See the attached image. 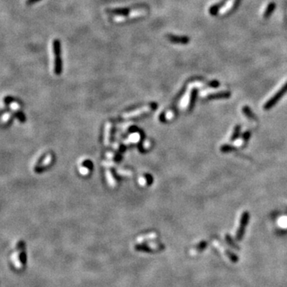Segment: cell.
<instances>
[{
	"label": "cell",
	"mask_w": 287,
	"mask_h": 287,
	"mask_svg": "<svg viewBox=\"0 0 287 287\" xmlns=\"http://www.w3.org/2000/svg\"><path fill=\"white\" fill-rule=\"evenodd\" d=\"M235 149H235V147L232 146V145H222L221 148H220V151H221L222 152H224V153H228V152H233V151H235Z\"/></svg>",
	"instance_id": "obj_12"
},
{
	"label": "cell",
	"mask_w": 287,
	"mask_h": 287,
	"mask_svg": "<svg viewBox=\"0 0 287 287\" xmlns=\"http://www.w3.org/2000/svg\"><path fill=\"white\" fill-rule=\"evenodd\" d=\"M10 118H11V114L9 113H5L3 116H2V121L3 122V123H6V122H8L9 121H10Z\"/></svg>",
	"instance_id": "obj_15"
},
{
	"label": "cell",
	"mask_w": 287,
	"mask_h": 287,
	"mask_svg": "<svg viewBox=\"0 0 287 287\" xmlns=\"http://www.w3.org/2000/svg\"><path fill=\"white\" fill-rule=\"evenodd\" d=\"M231 96V92L228 91H221V92L212 93V94L208 95V99H226L229 98Z\"/></svg>",
	"instance_id": "obj_4"
},
{
	"label": "cell",
	"mask_w": 287,
	"mask_h": 287,
	"mask_svg": "<svg viewBox=\"0 0 287 287\" xmlns=\"http://www.w3.org/2000/svg\"><path fill=\"white\" fill-rule=\"evenodd\" d=\"M286 92H287V81L285 83V84H284L283 85H282V87H281V89L277 91L274 96H272L270 100H268L267 101H266V103L264 105V106H263L264 109L270 110L272 107H274V106L275 105L277 102H278V100H279L280 99H281V97H282V96H283L285 93H286Z\"/></svg>",
	"instance_id": "obj_1"
},
{
	"label": "cell",
	"mask_w": 287,
	"mask_h": 287,
	"mask_svg": "<svg viewBox=\"0 0 287 287\" xmlns=\"http://www.w3.org/2000/svg\"><path fill=\"white\" fill-rule=\"evenodd\" d=\"M226 254H227V256L228 257V258H229L230 260L232 262H237L238 260H239V258H238L234 253L231 252V251H228V250H227V251H226Z\"/></svg>",
	"instance_id": "obj_13"
},
{
	"label": "cell",
	"mask_w": 287,
	"mask_h": 287,
	"mask_svg": "<svg viewBox=\"0 0 287 287\" xmlns=\"http://www.w3.org/2000/svg\"><path fill=\"white\" fill-rule=\"evenodd\" d=\"M237 0H229V2L228 3L226 4L225 6L223 7L222 8L221 10H220V13L221 14H225L226 12H228V10H231V8L233 7V6L235 5V2H236Z\"/></svg>",
	"instance_id": "obj_10"
},
{
	"label": "cell",
	"mask_w": 287,
	"mask_h": 287,
	"mask_svg": "<svg viewBox=\"0 0 287 287\" xmlns=\"http://www.w3.org/2000/svg\"><path fill=\"white\" fill-rule=\"evenodd\" d=\"M209 85H210L211 87H213V88H216V87L219 86V82L217 81H211V82H210Z\"/></svg>",
	"instance_id": "obj_17"
},
{
	"label": "cell",
	"mask_w": 287,
	"mask_h": 287,
	"mask_svg": "<svg viewBox=\"0 0 287 287\" xmlns=\"http://www.w3.org/2000/svg\"><path fill=\"white\" fill-rule=\"evenodd\" d=\"M168 39L172 43H181V44H187L189 42V39L187 37H179L175 35H168Z\"/></svg>",
	"instance_id": "obj_5"
},
{
	"label": "cell",
	"mask_w": 287,
	"mask_h": 287,
	"mask_svg": "<svg viewBox=\"0 0 287 287\" xmlns=\"http://www.w3.org/2000/svg\"><path fill=\"white\" fill-rule=\"evenodd\" d=\"M151 109L150 107H145V108L137 110V111H134V112H131L129 113L125 114V115L124 116V117H135V116H138L141 113H146L148 111Z\"/></svg>",
	"instance_id": "obj_7"
},
{
	"label": "cell",
	"mask_w": 287,
	"mask_h": 287,
	"mask_svg": "<svg viewBox=\"0 0 287 287\" xmlns=\"http://www.w3.org/2000/svg\"><path fill=\"white\" fill-rule=\"evenodd\" d=\"M39 1H40V0H27L26 2H27V5H31V4L35 3V2H39Z\"/></svg>",
	"instance_id": "obj_18"
},
{
	"label": "cell",
	"mask_w": 287,
	"mask_h": 287,
	"mask_svg": "<svg viewBox=\"0 0 287 287\" xmlns=\"http://www.w3.org/2000/svg\"><path fill=\"white\" fill-rule=\"evenodd\" d=\"M225 239H226V242L228 243V244L229 245L231 248L235 249V250H239V247L235 243V242L233 241V239H232V238L231 237V235H226Z\"/></svg>",
	"instance_id": "obj_11"
},
{
	"label": "cell",
	"mask_w": 287,
	"mask_h": 287,
	"mask_svg": "<svg viewBox=\"0 0 287 287\" xmlns=\"http://www.w3.org/2000/svg\"><path fill=\"white\" fill-rule=\"evenodd\" d=\"M207 246V243L206 241H202L200 243L197 244L192 250V252L194 254H197V253H200L203 251H204L206 249Z\"/></svg>",
	"instance_id": "obj_8"
},
{
	"label": "cell",
	"mask_w": 287,
	"mask_h": 287,
	"mask_svg": "<svg viewBox=\"0 0 287 287\" xmlns=\"http://www.w3.org/2000/svg\"><path fill=\"white\" fill-rule=\"evenodd\" d=\"M53 49H54V73L56 74H59L62 71V61L60 58L61 45H60L59 41L57 39H55L53 43Z\"/></svg>",
	"instance_id": "obj_2"
},
{
	"label": "cell",
	"mask_w": 287,
	"mask_h": 287,
	"mask_svg": "<svg viewBox=\"0 0 287 287\" xmlns=\"http://www.w3.org/2000/svg\"><path fill=\"white\" fill-rule=\"evenodd\" d=\"M251 131H247V132H246V133H244V134H243V141H244L245 142H247V141H248L249 140H250V137H251Z\"/></svg>",
	"instance_id": "obj_16"
},
{
	"label": "cell",
	"mask_w": 287,
	"mask_h": 287,
	"mask_svg": "<svg viewBox=\"0 0 287 287\" xmlns=\"http://www.w3.org/2000/svg\"><path fill=\"white\" fill-rule=\"evenodd\" d=\"M274 7H275V4H274V3H270V5L267 6L266 10H265L264 17H268V16L270 15V14L272 13V11L274 10Z\"/></svg>",
	"instance_id": "obj_14"
},
{
	"label": "cell",
	"mask_w": 287,
	"mask_h": 287,
	"mask_svg": "<svg viewBox=\"0 0 287 287\" xmlns=\"http://www.w3.org/2000/svg\"><path fill=\"white\" fill-rule=\"evenodd\" d=\"M240 131H241V125H235V129H234L233 133H232V135H231V141H235L239 138V135H240Z\"/></svg>",
	"instance_id": "obj_9"
},
{
	"label": "cell",
	"mask_w": 287,
	"mask_h": 287,
	"mask_svg": "<svg viewBox=\"0 0 287 287\" xmlns=\"http://www.w3.org/2000/svg\"><path fill=\"white\" fill-rule=\"evenodd\" d=\"M249 220H250V213L248 211H244L241 215L240 224H239V229H238L237 233H236V239L238 241H241L243 239Z\"/></svg>",
	"instance_id": "obj_3"
},
{
	"label": "cell",
	"mask_w": 287,
	"mask_h": 287,
	"mask_svg": "<svg viewBox=\"0 0 287 287\" xmlns=\"http://www.w3.org/2000/svg\"><path fill=\"white\" fill-rule=\"evenodd\" d=\"M242 110H243V113L246 115V117H247V118H249L250 120H252V121H256V115L253 113V111L251 109L250 107H248V106H243Z\"/></svg>",
	"instance_id": "obj_6"
}]
</instances>
